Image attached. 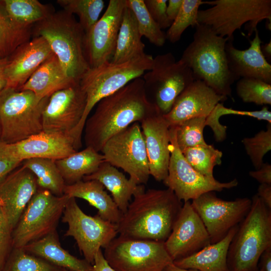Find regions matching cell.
Wrapping results in <instances>:
<instances>
[{"instance_id": "f546056e", "label": "cell", "mask_w": 271, "mask_h": 271, "mask_svg": "<svg viewBox=\"0 0 271 271\" xmlns=\"http://www.w3.org/2000/svg\"><path fill=\"white\" fill-rule=\"evenodd\" d=\"M142 37L135 16L126 2L115 51L110 61L124 62L145 55V45Z\"/></svg>"}, {"instance_id": "30bf717a", "label": "cell", "mask_w": 271, "mask_h": 271, "mask_svg": "<svg viewBox=\"0 0 271 271\" xmlns=\"http://www.w3.org/2000/svg\"><path fill=\"white\" fill-rule=\"evenodd\" d=\"M103 253L115 271H163L174 262L164 242L120 235L111 241Z\"/></svg>"}, {"instance_id": "484cf974", "label": "cell", "mask_w": 271, "mask_h": 271, "mask_svg": "<svg viewBox=\"0 0 271 271\" xmlns=\"http://www.w3.org/2000/svg\"><path fill=\"white\" fill-rule=\"evenodd\" d=\"M82 180H97L111 194L120 211L125 212L132 197L145 191L144 185H137L116 168L104 161L93 173L85 176Z\"/></svg>"}, {"instance_id": "603a6c76", "label": "cell", "mask_w": 271, "mask_h": 271, "mask_svg": "<svg viewBox=\"0 0 271 271\" xmlns=\"http://www.w3.org/2000/svg\"><path fill=\"white\" fill-rule=\"evenodd\" d=\"M53 54L49 45L42 37H33L19 46L8 58L6 87L19 90Z\"/></svg>"}, {"instance_id": "836d02e7", "label": "cell", "mask_w": 271, "mask_h": 271, "mask_svg": "<svg viewBox=\"0 0 271 271\" xmlns=\"http://www.w3.org/2000/svg\"><path fill=\"white\" fill-rule=\"evenodd\" d=\"M32 28H22L9 17L0 0V59L9 57L22 44L29 41Z\"/></svg>"}, {"instance_id": "4fadbf2b", "label": "cell", "mask_w": 271, "mask_h": 271, "mask_svg": "<svg viewBox=\"0 0 271 271\" xmlns=\"http://www.w3.org/2000/svg\"><path fill=\"white\" fill-rule=\"evenodd\" d=\"M100 152L104 160L122 169L137 185L146 184L150 170L145 143L139 122H134L110 138Z\"/></svg>"}, {"instance_id": "7dc6e473", "label": "cell", "mask_w": 271, "mask_h": 271, "mask_svg": "<svg viewBox=\"0 0 271 271\" xmlns=\"http://www.w3.org/2000/svg\"><path fill=\"white\" fill-rule=\"evenodd\" d=\"M22 163L9 160L0 155V182Z\"/></svg>"}, {"instance_id": "6f0895ef", "label": "cell", "mask_w": 271, "mask_h": 271, "mask_svg": "<svg viewBox=\"0 0 271 271\" xmlns=\"http://www.w3.org/2000/svg\"><path fill=\"white\" fill-rule=\"evenodd\" d=\"M1 126H0V137H1Z\"/></svg>"}, {"instance_id": "83f0119b", "label": "cell", "mask_w": 271, "mask_h": 271, "mask_svg": "<svg viewBox=\"0 0 271 271\" xmlns=\"http://www.w3.org/2000/svg\"><path fill=\"white\" fill-rule=\"evenodd\" d=\"M23 248L27 252L71 271H92V264L71 254L59 242L56 231L33 241Z\"/></svg>"}, {"instance_id": "e0dca14e", "label": "cell", "mask_w": 271, "mask_h": 271, "mask_svg": "<svg viewBox=\"0 0 271 271\" xmlns=\"http://www.w3.org/2000/svg\"><path fill=\"white\" fill-rule=\"evenodd\" d=\"M125 7L126 0H110L102 17L85 33V54L90 68L111 60Z\"/></svg>"}, {"instance_id": "60d3db41", "label": "cell", "mask_w": 271, "mask_h": 271, "mask_svg": "<svg viewBox=\"0 0 271 271\" xmlns=\"http://www.w3.org/2000/svg\"><path fill=\"white\" fill-rule=\"evenodd\" d=\"M238 97L245 103L271 104V84L253 78H241L236 84Z\"/></svg>"}, {"instance_id": "f35d334b", "label": "cell", "mask_w": 271, "mask_h": 271, "mask_svg": "<svg viewBox=\"0 0 271 271\" xmlns=\"http://www.w3.org/2000/svg\"><path fill=\"white\" fill-rule=\"evenodd\" d=\"M229 114L249 116L257 120H265L268 123H271V112L266 106L263 107L259 110H238L227 108L224 106L223 103L220 102L216 105L206 119V125L210 127L215 140L217 142H222L226 137L227 127L222 125L219 119L223 115Z\"/></svg>"}, {"instance_id": "ab89813d", "label": "cell", "mask_w": 271, "mask_h": 271, "mask_svg": "<svg viewBox=\"0 0 271 271\" xmlns=\"http://www.w3.org/2000/svg\"><path fill=\"white\" fill-rule=\"evenodd\" d=\"M202 4V0H183L179 14L166 33V40L175 43L180 40L187 28L195 27L198 24L199 8Z\"/></svg>"}, {"instance_id": "1f68e13d", "label": "cell", "mask_w": 271, "mask_h": 271, "mask_svg": "<svg viewBox=\"0 0 271 271\" xmlns=\"http://www.w3.org/2000/svg\"><path fill=\"white\" fill-rule=\"evenodd\" d=\"M10 19L22 28H32L55 11L49 5L37 0H3Z\"/></svg>"}, {"instance_id": "8fae6325", "label": "cell", "mask_w": 271, "mask_h": 271, "mask_svg": "<svg viewBox=\"0 0 271 271\" xmlns=\"http://www.w3.org/2000/svg\"><path fill=\"white\" fill-rule=\"evenodd\" d=\"M145 89L152 90L154 101L163 115L168 113L180 94L195 80L190 69L176 61L171 52L153 58L152 68L143 77Z\"/></svg>"}, {"instance_id": "277c9868", "label": "cell", "mask_w": 271, "mask_h": 271, "mask_svg": "<svg viewBox=\"0 0 271 271\" xmlns=\"http://www.w3.org/2000/svg\"><path fill=\"white\" fill-rule=\"evenodd\" d=\"M34 37H43L67 75L79 83L90 68L85 50V32L74 15L62 10L35 24Z\"/></svg>"}, {"instance_id": "ac0fdd59", "label": "cell", "mask_w": 271, "mask_h": 271, "mask_svg": "<svg viewBox=\"0 0 271 271\" xmlns=\"http://www.w3.org/2000/svg\"><path fill=\"white\" fill-rule=\"evenodd\" d=\"M164 244L173 261L189 256L211 244L207 229L190 201L183 204Z\"/></svg>"}, {"instance_id": "7c38bea8", "label": "cell", "mask_w": 271, "mask_h": 271, "mask_svg": "<svg viewBox=\"0 0 271 271\" xmlns=\"http://www.w3.org/2000/svg\"><path fill=\"white\" fill-rule=\"evenodd\" d=\"M62 221L68 224L64 235L76 241L84 259L93 264L98 250L107 247L117 234L116 224L105 220L97 214H86L75 198H70L64 209Z\"/></svg>"}, {"instance_id": "816d5d0a", "label": "cell", "mask_w": 271, "mask_h": 271, "mask_svg": "<svg viewBox=\"0 0 271 271\" xmlns=\"http://www.w3.org/2000/svg\"><path fill=\"white\" fill-rule=\"evenodd\" d=\"M262 266L263 271H271V247L265 250L261 254Z\"/></svg>"}, {"instance_id": "9c48e42d", "label": "cell", "mask_w": 271, "mask_h": 271, "mask_svg": "<svg viewBox=\"0 0 271 271\" xmlns=\"http://www.w3.org/2000/svg\"><path fill=\"white\" fill-rule=\"evenodd\" d=\"M69 198L64 194L56 196L48 190L38 189L12 231V248H22L56 231Z\"/></svg>"}, {"instance_id": "8992f818", "label": "cell", "mask_w": 271, "mask_h": 271, "mask_svg": "<svg viewBox=\"0 0 271 271\" xmlns=\"http://www.w3.org/2000/svg\"><path fill=\"white\" fill-rule=\"evenodd\" d=\"M251 200L250 210L229 247L231 271H254L262 253L271 247V209L257 194Z\"/></svg>"}, {"instance_id": "52a82bcc", "label": "cell", "mask_w": 271, "mask_h": 271, "mask_svg": "<svg viewBox=\"0 0 271 271\" xmlns=\"http://www.w3.org/2000/svg\"><path fill=\"white\" fill-rule=\"evenodd\" d=\"M49 97L8 87L1 91L0 140L13 144L42 132V114Z\"/></svg>"}, {"instance_id": "680465c9", "label": "cell", "mask_w": 271, "mask_h": 271, "mask_svg": "<svg viewBox=\"0 0 271 271\" xmlns=\"http://www.w3.org/2000/svg\"><path fill=\"white\" fill-rule=\"evenodd\" d=\"M258 271H263V270L261 269H260V270H259Z\"/></svg>"}, {"instance_id": "9f6ffc18", "label": "cell", "mask_w": 271, "mask_h": 271, "mask_svg": "<svg viewBox=\"0 0 271 271\" xmlns=\"http://www.w3.org/2000/svg\"><path fill=\"white\" fill-rule=\"evenodd\" d=\"M63 271H71V270H67V269H64Z\"/></svg>"}, {"instance_id": "f907efd6", "label": "cell", "mask_w": 271, "mask_h": 271, "mask_svg": "<svg viewBox=\"0 0 271 271\" xmlns=\"http://www.w3.org/2000/svg\"><path fill=\"white\" fill-rule=\"evenodd\" d=\"M257 195L271 209V184H260L257 189Z\"/></svg>"}, {"instance_id": "d6a6232c", "label": "cell", "mask_w": 271, "mask_h": 271, "mask_svg": "<svg viewBox=\"0 0 271 271\" xmlns=\"http://www.w3.org/2000/svg\"><path fill=\"white\" fill-rule=\"evenodd\" d=\"M21 165L34 175L40 188L48 190L56 196L64 194L66 184L55 160L49 158H33L23 161Z\"/></svg>"}, {"instance_id": "d590c367", "label": "cell", "mask_w": 271, "mask_h": 271, "mask_svg": "<svg viewBox=\"0 0 271 271\" xmlns=\"http://www.w3.org/2000/svg\"><path fill=\"white\" fill-rule=\"evenodd\" d=\"M126 6L133 13L142 37L157 47H162L166 41V33L152 18L144 0H126Z\"/></svg>"}, {"instance_id": "ba28073f", "label": "cell", "mask_w": 271, "mask_h": 271, "mask_svg": "<svg viewBox=\"0 0 271 271\" xmlns=\"http://www.w3.org/2000/svg\"><path fill=\"white\" fill-rule=\"evenodd\" d=\"M204 4L211 7L199 10L198 24L228 40H233L234 32L246 23L249 37L257 30L258 24L263 20L271 23L270 0H215Z\"/></svg>"}, {"instance_id": "6da1fadb", "label": "cell", "mask_w": 271, "mask_h": 271, "mask_svg": "<svg viewBox=\"0 0 271 271\" xmlns=\"http://www.w3.org/2000/svg\"><path fill=\"white\" fill-rule=\"evenodd\" d=\"M84 127L86 147L100 152L112 137L134 122L141 123L158 108L149 99L143 78L101 99Z\"/></svg>"}, {"instance_id": "7bdbcfd3", "label": "cell", "mask_w": 271, "mask_h": 271, "mask_svg": "<svg viewBox=\"0 0 271 271\" xmlns=\"http://www.w3.org/2000/svg\"><path fill=\"white\" fill-rule=\"evenodd\" d=\"M241 142L255 169H259L263 164V157L271 150V123H268L265 130L244 138Z\"/></svg>"}, {"instance_id": "5bb4252c", "label": "cell", "mask_w": 271, "mask_h": 271, "mask_svg": "<svg viewBox=\"0 0 271 271\" xmlns=\"http://www.w3.org/2000/svg\"><path fill=\"white\" fill-rule=\"evenodd\" d=\"M170 158L168 175L164 184L184 202L194 200L208 192L221 191L237 186L234 179L228 182H220L214 178L205 176L196 171L186 160L177 145L175 128L170 127Z\"/></svg>"}, {"instance_id": "e575fe53", "label": "cell", "mask_w": 271, "mask_h": 271, "mask_svg": "<svg viewBox=\"0 0 271 271\" xmlns=\"http://www.w3.org/2000/svg\"><path fill=\"white\" fill-rule=\"evenodd\" d=\"M188 163L198 173L214 178L213 169L221 164L222 153L213 146L207 144L181 151Z\"/></svg>"}, {"instance_id": "7a4b0ae2", "label": "cell", "mask_w": 271, "mask_h": 271, "mask_svg": "<svg viewBox=\"0 0 271 271\" xmlns=\"http://www.w3.org/2000/svg\"><path fill=\"white\" fill-rule=\"evenodd\" d=\"M116 224L119 235L165 242L183 204L171 189H149L133 197Z\"/></svg>"}, {"instance_id": "f5cc1de1", "label": "cell", "mask_w": 271, "mask_h": 271, "mask_svg": "<svg viewBox=\"0 0 271 271\" xmlns=\"http://www.w3.org/2000/svg\"><path fill=\"white\" fill-rule=\"evenodd\" d=\"M8 58L0 59V91L7 85L6 68L8 63Z\"/></svg>"}, {"instance_id": "f6af8a7d", "label": "cell", "mask_w": 271, "mask_h": 271, "mask_svg": "<svg viewBox=\"0 0 271 271\" xmlns=\"http://www.w3.org/2000/svg\"><path fill=\"white\" fill-rule=\"evenodd\" d=\"M11 229L0 207V269L12 249Z\"/></svg>"}, {"instance_id": "ee69618b", "label": "cell", "mask_w": 271, "mask_h": 271, "mask_svg": "<svg viewBox=\"0 0 271 271\" xmlns=\"http://www.w3.org/2000/svg\"><path fill=\"white\" fill-rule=\"evenodd\" d=\"M149 14L162 29L169 28L172 22L166 14L168 0H144Z\"/></svg>"}, {"instance_id": "ffe728a7", "label": "cell", "mask_w": 271, "mask_h": 271, "mask_svg": "<svg viewBox=\"0 0 271 271\" xmlns=\"http://www.w3.org/2000/svg\"><path fill=\"white\" fill-rule=\"evenodd\" d=\"M38 187L34 175L22 165L0 182V207L12 231Z\"/></svg>"}, {"instance_id": "8d00e7d4", "label": "cell", "mask_w": 271, "mask_h": 271, "mask_svg": "<svg viewBox=\"0 0 271 271\" xmlns=\"http://www.w3.org/2000/svg\"><path fill=\"white\" fill-rule=\"evenodd\" d=\"M63 10L74 15L85 33L88 32L99 19L105 3L103 0H58Z\"/></svg>"}, {"instance_id": "db71d44e", "label": "cell", "mask_w": 271, "mask_h": 271, "mask_svg": "<svg viewBox=\"0 0 271 271\" xmlns=\"http://www.w3.org/2000/svg\"><path fill=\"white\" fill-rule=\"evenodd\" d=\"M260 50L265 58L271 59V41L264 45H261ZM267 60V59H266Z\"/></svg>"}, {"instance_id": "c3c4849f", "label": "cell", "mask_w": 271, "mask_h": 271, "mask_svg": "<svg viewBox=\"0 0 271 271\" xmlns=\"http://www.w3.org/2000/svg\"><path fill=\"white\" fill-rule=\"evenodd\" d=\"M92 271H115L106 260L101 249L95 255Z\"/></svg>"}, {"instance_id": "4316f807", "label": "cell", "mask_w": 271, "mask_h": 271, "mask_svg": "<svg viewBox=\"0 0 271 271\" xmlns=\"http://www.w3.org/2000/svg\"><path fill=\"white\" fill-rule=\"evenodd\" d=\"M64 194L69 198L85 200L96 208L97 215L105 220L117 224L120 220L122 213L104 186L97 180H81L66 185Z\"/></svg>"}, {"instance_id": "d4e9b609", "label": "cell", "mask_w": 271, "mask_h": 271, "mask_svg": "<svg viewBox=\"0 0 271 271\" xmlns=\"http://www.w3.org/2000/svg\"><path fill=\"white\" fill-rule=\"evenodd\" d=\"M77 83L66 74L53 53L31 76L19 90H29L40 98L73 86Z\"/></svg>"}, {"instance_id": "11a10c76", "label": "cell", "mask_w": 271, "mask_h": 271, "mask_svg": "<svg viewBox=\"0 0 271 271\" xmlns=\"http://www.w3.org/2000/svg\"><path fill=\"white\" fill-rule=\"evenodd\" d=\"M163 271H199L195 269H186L178 267L174 262L168 265Z\"/></svg>"}, {"instance_id": "bcb514c9", "label": "cell", "mask_w": 271, "mask_h": 271, "mask_svg": "<svg viewBox=\"0 0 271 271\" xmlns=\"http://www.w3.org/2000/svg\"><path fill=\"white\" fill-rule=\"evenodd\" d=\"M249 175L260 184H271V165L263 163L259 169L250 171Z\"/></svg>"}, {"instance_id": "4dcf8cb0", "label": "cell", "mask_w": 271, "mask_h": 271, "mask_svg": "<svg viewBox=\"0 0 271 271\" xmlns=\"http://www.w3.org/2000/svg\"><path fill=\"white\" fill-rule=\"evenodd\" d=\"M104 161L102 154L86 147L80 151L55 160V163L66 185H70L95 172Z\"/></svg>"}, {"instance_id": "d6986e66", "label": "cell", "mask_w": 271, "mask_h": 271, "mask_svg": "<svg viewBox=\"0 0 271 271\" xmlns=\"http://www.w3.org/2000/svg\"><path fill=\"white\" fill-rule=\"evenodd\" d=\"M77 151L71 138L44 131L13 144L0 140V155L21 163L33 158L57 160Z\"/></svg>"}, {"instance_id": "2e32d148", "label": "cell", "mask_w": 271, "mask_h": 271, "mask_svg": "<svg viewBox=\"0 0 271 271\" xmlns=\"http://www.w3.org/2000/svg\"><path fill=\"white\" fill-rule=\"evenodd\" d=\"M86 103V95L79 83L53 93L43 112V131L71 138L82 119Z\"/></svg>"}, {"instance_id": "b9f144b4", "label": "cell", "mask_w": 271, "mask_h": 271, "mask_svg": "<svg viewBox=\"0 0 271 271\" xmlns=\"http://www.w3.org/2000/svg\"><path fill=\"white\" fill-rule=\"evenodd\" d=\"M206 119V117L191 118L174 127L177 143L181 151L207 144L203 137Z\"/></svg>"}, {"instance_id": "f1b7e54d", "label": "cell", "mask_w": 271, "mask_h": 271, "mask_svg": "<svg viewBox=\"0 0 271 271\" xmlns=\"http://www.w3.org/2000/svg\"><path fill=\"white\" fill-rule=\"evenodd\" d=\"M238 225L232 228L220 241L189 256L175 260L174 263L181 268L199 271H231L227 263L228 251Z\"/></svg>"}, {"instance_id": "74e56055", "label": "cell", "mask_w": 271, "mask_h": 271, "mask_svg": "<svg viewBox=\"0 0 271 271\" xmlns=\"http://www.w3.org/2000/svg\"><path fill=\"white\" fill-rule=\"evenodd\" d=\"M23 248H12L0 271H63Z\"/></svg>"}, {"instance_id": "44dd1931", "label": "cell", "mask_w": 271, "mask_h": 271, "mask_svg": "<svg viewBox=\"0 0 271 271\" xmlns=\"http://www.w3.org/2000/svg\"><path fill=\"white\" fill-rule=\"evenodd\" d=\"M227 98L201 80H194L176 99L170 111L163 115L170 127L191 118L207 117L216 105Z\"/></svg>"}, {"instance_id": "3957f363", "label": "cell", "mask_w": 271, "mask_h": 271, "mask_svg": "<svg viewBox=\"0 0 271 271\" xmlns=\"http://www.w3.org/2000/svg\"><path fill=\"white\" fill-rule=\"evenodd\" d=\"M195 28L193 40L180 60L190 69L195 80L204 82L220 95L231 96V85L237 79L228 66L225 48L228 39L205 25Z\"/></svg>"}, {"instance_id": "9a60e30c", "label": "cell", "mask_w": 271, "mask_h": 271, "mask_svg": "<svg viewBox=\"0 0 271 271\" xmlns=\"http://www.w3.org/2000/svg\"><path fill=\"white\" fill-rule=\"evenodd\" d=\"M191 204L203 222L213 244L220 241L241 223L250 210L251 200L240 198L226 201L211 191L192 200Z\"/></svg>"}, {"instance_id": "7402d4cb", "label": "cell", "mask_w": 271, "mask_h": 271, "mask_svg": "<svg viewBox=\"0 0 271 271\" xmlns=\"http://www.w3.org/2000/svg\"><path fill=\"white\" fill-rule=\"evenodd\" d=\"M149 162L150 174L157 181H164L168 175L170 158V126L159 110L141 122Z\"/></svg>"}, {"instance_id": "cb8c5ba5", "label": "cell", "mask_w": 271, "mask_h": 271, "mask_svg": "<svg viewBox=\"0 0 271 271\" xmlns=\"http://www.w3.org/2000/svg\"><path fill=\"white\" fill-rule=\"evenodd\" d=\"M250 46L245 50L236 48L233 40L225 45V52L229 69L237 80L241 78L259 79L271 84V65L265 58L260 50L262 41L258 31H255Z\"/></svg>"}, {"instance_id": "5b68a950", "label": "cell", "mask_w": 271, "mask_h": 271, "mask_svg": "<svg viewBox=\"0 0 271 271\" xmlns=\"http://www.w3.org/2000/svg\"><path fill=\"white\" fill-rule=\"evenodd\" d=\"M153 58L152 55L146 53L124 62L113 63L109 61L97 67L90 68L84 74L79 84L86 95V106L81 120L71 136L76 150L82 147V136L85 121L96 104L150 70Z\"/></svg>"}, {"instance_id": "681fc988", "label": "cell", "mask_w": 271, "mask_h": 271, "mask_svg": "<svg viewBox=\"0 0 271 271\" xmlns=\"http://www.w3.org/2000/svg\"><path fill=\"white\" fill-rule=\"evenodd\" d=\"M183 0H168L166 14L172 22L175 19L182 7Z\"/></svg>"}]
</instances>
